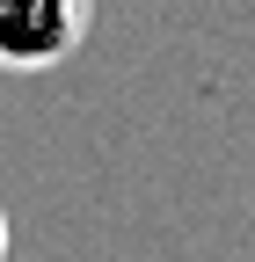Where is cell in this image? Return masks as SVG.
I'll return each mask as SVG.
<instances>
[{
    "label": "cell",
    "instance_id": "cell-1",
    "mask_svg": "<svg viewBox=\"0 0 255 262\" xmlns=\"http://www.w3.org/2000/svg\"><path fill=\"white\" fill-rule=\"evenodd\" d=\"M95 22V0H0V73L66 66Z\"/></svg>",
    "mask_w": 255,
    "mask_h": 262
},
{
    "label": "cell",
    "instance_id": "cell-2",
    "mask_svg": "<svg viewBox=\"0 0 255 262\" xmlns=\"http://www.w3.org/2000/svg\"><path fill=\"white\" fill-rule=\"evenodd\" d=\"M0 262H8V211H0Z\"/></svg>",
    "mask_w": 255,
    "mask_h": 262
}]
</instances>
